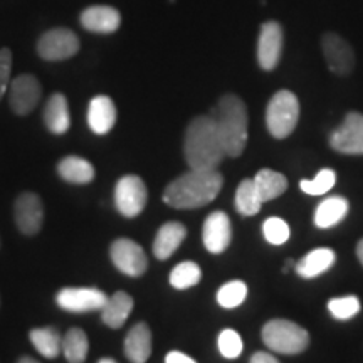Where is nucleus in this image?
<instances>
[{
    "label": "nucleus",
    "instance_id": "obj_32",
    "mask_svg": "<svg viewBox=\"0 0 363 363\" xmlns=\"http://www.w3.org/2000/svg\"><path fill=\"white\" fill-rule=\"evenodd\" d=\"M328 310L331 316L337 318V320H352L355 318L362 310L360 299L357 296H342V298H331L328 301Z\"/></svg>",
    "mask_w": 363,
    "mask_h": 363
},
{
    "label": "nucleus",
    "instance_id": "obj_6",
    "mask_svg": "<svg viewBox=\"0 0 363 363\" xmlns=\"http://www.w3.org/2000/svg\"><path fill=\"white\" fill-rule=\"evenodd\" d=\"M148 202V190L138 175H125L115 187V206L121 216L133 219L143 212Z\"/></svg>",
    "mask_w": 363,
    "mask_h": 363
},
{
    "label": "nucleus",
    "instance_id": "obj_13",
    "mask_svg": "<svg viewBox=\"0 0 363 363\" xmlns=\"http://www.w3.org/2000/svg\"><path fill=\"white\" fill-rule=\"evenodd\" d=\"M13 217H16V224L22 234H38L43 229L44 222V207L39 195L34 192L21 194L13 206Z\"/></svg>",
    "mask_w": 363,
    "mask_h": 363
},
{
    "label": "nucleus",
    "instance_id": "obj_31",
    "mask_svg": "<svg viewBox=\"0 0 363 363\" xmlns=\"http://www.w3.org/2000/svg\"><path fill=\"white\" fill-rule=\"evenodd\" d=\"M337 184V174L331 169H323L318 174L315 179H305L299 182V189L308 195H323L330 192L331 189Z\"/></svg>",
    "mask_w": 363,
    "mask_h": 363
},
{
    "label": "nucleus",
    "instance_id": "obj_12",
    "mask_svg": "<svg viewBox=\"0 0 363 363\" xmlns=\"http://www.w3.org/2000/svg\"><path fill=\"white\" fill-rule=\"evenodd\" d=\"M106 294L96 288H65L57 293L59 308L69 313L99 311L106 303Z\"/></svg>",
    "mask_w": 363,
    "mask_h": 363
},
{
    "label": "nucleus",
    "instance_id": "obj_5",
    "mask_svg": "<svg viewBox=\"0 0 363 363\" xmlns=\"http://www.w3.org/2000/svg\"><path fill=\"white\" fill-rule=\"evenodd\" d=\"M299 120V101L296 94L288 89H281L266 108L267 131L276 140H284L293 133Z\"/></svg>",
    "mask_w": 363,
    "mask_h": 363
},
{
    "label": "nucleus",
    "instance_id": "obj_15",
    "mask_svg": "<svg viewBox=\"0 0 363 363\" xmlns=\"http://www.w3.org/2000/svg\"><path fill=\"white\" fill-rule=\"evenodd\" d=\"M203 246L208 252L220 254L229 247L233 240V225L225 212L216 211L207 217L202 227Z\"/></svg>",
    "mask_w": 363,
    "mask_h": 363
},
{
    "label": "nucleus",
    "instance_id": "obj_17",
    "mask_svg": "<svg viewBox=\"0 0 363 363\" xmlns=\"http://www.w3.org/2000/svg\"><path fill=\"white\" fill-rule=\"evenodd\" d=\"M116 123V106L110 96L93 98L88 108V125L96 135H106Z\"/></svg>",
    "mask_w": 363,
    "mask_h": 363
},
{
    "label": "nucleus",
    "instance_id": "obj_28",
    "mask_svg": "<svg viewBox=\"0 0 363 363\" xmlns=\"http://www.w3.org/2000/svg\"><path fill=\"white\" fill-rule=\"evenodd\" d=\"M89 352V342L81 328H71L62 337V353L69 363H84Z\"/></svg>",
    "mask_w": 363,
    "mask_h": 363
},
{
    "label": "nucleus",
    "instance_id": "obj_4",
    "mask_svg": "<svg viewBox=\"0 0 363 363\" xmlns=\"http://www.w3.org/2000/svg\"><path fill=\"white\" fill-rule=\"evenodd\" d=\"M261 337L271 352L283 355H299L310 347V333L301 325L281 318L267 321Z\"/></svg>",
    "mask_w": 363,
    "mask_h": 363
},
{
    "label": "nucleus",
    "instance_id": "obj_24",
    "mask_svg": "<svg viewBox=\"0 0 363 363\" xmlns=\"http://www.w3.org/2000/svg\"><path fill=\"white\" fill-rule=\"evenodd\" d=\"M57 174L65 182L74 185H86L94 180V167L81 157H66L57 163Z\"/></svg>",
    "mask_w": 363,
    "mask_h": 363
},
{
    "label": "nucleus",
    "instance_id": "obj_37",
    "mask_svg": "<svg viewBox=\"0 0 363 363\" xmlns=\"http://www.w3.org/2000/svg\"><path fill=\"white\" fill-rule=\"evenodd\" d=\"M249 363H279V362H278V358L272 357L271 353H267V352H256L251 357V362H249Z\"/></svg>",
    "mask_w": 363,
    "mask_h": 363
},
{
    "label": "nucleus",
    "instance_id": "obj_9",
    "mask_svg": "<svg viewBox=\"0 0 363 363\" xmlns=\"http://www.w3.org/2000/svg\"><path fill=\"white\" fill-rule=\"evenodd\" d=\"M79 39L72 30L59 27L48 30L38 43V52L44 61H65L78 54Z\"/></svg>",
    "mask_w": 363,
    "mask_h": 363
},
{
    "label": "nucleus",
    "instance_id": "obj_38",
    "mask_svg": "<svg viewBox=\"0 0 363 363\" xmlns=\"http://www.w3.org/2000/svg\"><path fill=\"white\" fill-rule=\"evenodd\" d=\"M357 257H358V261H360V264L363 266V239L358 240V244H357Z\"/></svg>",
    "mask_w": 363,
    "mask_h": 363
},
{
    "label": "nucleus",
    "instance_id": "obj_35",
    "mask_svg": "<svg viewBox=\"0 0 363 363\" xmlns=\"http://www.w3.org/2000/svg\"><path fill=\"white\" fill-rule=\"evenodd\" d=\"M11 71H12V52L11 49H0V99L7 94L9 84H11Z\"/></svg>",
    "mask_w": 363,
    "mask_h": 363
},
{
    "label": "nucleus",
    "instance_id": "obj_22",
    "mask_svg": "<svg viewBox=\"0 0 363 363\" xmlns=\"http://www.w3.org/2000/svg\"><path fill=\"white\" fill-rule=\"evenodd\" d=\"M335 261H337V254H335L333 249L320 247L308 252L306 256L294 266V269H296V272L301 278L313 279L328 271L330 267L335 264Z\"/></svg>",
    "mask_w": 363,
    "mask_h": 363
},
{
    "label": "nucleus",
    "instance_id": "obj_18",
    "mask_svg": "<svg viewBox=\"0 0 363 363\" xmlns=\"http://www.w3.org/2000/svg\"><path fill=\"white\" fill-rule=\"evenodd\" d=\"M187 238V229L180 222H167L163 224L153 240V254L157 259L165 261L180 247L184 239Z\"/></svg>",
    "mask_w": 363,
    "mask_h": 363
},
{
    "label": "nucleus",
    "instance_id": "obj_16",
    "mask_svg": "<svg viewBox=\"0 0 363 363\" xmlns=\"http://www.w3.org/2000/svg\"><path fill=\"white\" fill-rule=\"evenodd\" d=\"M81 26L89 33L111 34L116 33L121 24V16L115 7L93 6L81 12Z\"/></svg>",
    "mask_w": 363,
    "mask_h": 363
},
{
    "label": "nucleus",
    "instance_id": "obj_20",
    "mask_svg": "<svg viewBox=\"0 0 363 363\" xmlns=\"http://www.w3.org/2000/svg\"><path fill=\"white\" fill-rule=\"evenodd\" d=\"M44 123L54 135H65L71 126L69 104L65 94L54 93L44 108Z\"/></svg>",
    "mask_w": 363,
    "mask_h": 363
},
{
    "label": "nucleus",
    "instance_id": "obj_21",
    "mask_svg": "<svg viewBox=\"0 0 363 363\" xmlns=\"http://www.w3.org/2000/svg\"><path fill=\"white\" fill-rule=\"evenodd\" d=\"M133 306L135 301L128 293L116 291L111 298L106 299L104 306L99 310L101 311L103 323L113 330L121 328L125 321L128 320L130 313L133 311Z\"/></svg>",
    "mask_w": 363,
    "mask_h": 363
},
{
    "label": "nucleus",
    "instance_id": "obj_25",
    "mask_svg": "<svg viewBox=\"0 0 363 363\" xmlns=\"http://www.w3.org/2000/svg\"><path fill=\"white\" fill-rule=\"evenodd\" d=\"M30 343L44 358L54 360L62 353V337L54 326H44V328H34L29 333Z\"/></svg>",
    "mask_w": 363,
    "mask_h": 363
},
{
    "label": "nucleus",
    "instance_id": "obj_1",
    "mask_svg": "<svg viewBox=\"0 0 363 363\" xmlns=\"http://www.w3.org/2000/svg\"><path fill=\"white\" fill-rule=\"evenodd\" d=\"M224 185V177L219 170H192L177 177L167 185L163 192V202L179 211H192V208L206 207Z\"/></svg>",
    "mask_w": 363,
    "mask_h": 363
},
{
    "label": "nucleus",
    "instance_id": "obj_34",
    "mask_svg": "<svg viewBox=\"0 0 363 363\" xmlns=\"http://www.w3.org/2000/svg\"><path fill=\"white\" fill-rule=\"evenodd\" d=\"M262 234L272 246H281L289 239V225L281 217H269L262 224Z\"/></svg>",
    "mask_w": 363,
    "mask_h": 363
},
{
    "label": "nucleus",
    "instance_id": "obj_27",
    "mask_svg": "<svg viewBox=\"0 0 363 363\" xmlns=\"http://www.w3.org/2000/svg\"><path fill=\"white\" fill-rule=\"evenodd\" d=\"M262 199L259 192H257L256 185H254L252 179H244L239 184L238 190H235V211L240 216H256L262 207Z\"/></svg>",
    "mask_w": 363,
    "mask_h": 363
},
{
    "label": "nucleus",
    "instance_id": "obj_39",
    "mask_svg": "<svg viewBox=\"0 0 363 363\" xmlns=\"http://www.w3.org/2000/svg\"><path fill=\"white\" fill-rule=\"evenodd\" d=\"M17 363H39V362L34 360L33 357H22V358H19V362Z\"/></svg>",
    "mask_w": 363,
    "mask_h": 363
},
{
    "label": "nucleus",
    "instance_id": "obj_11",
    "mask_svg": "<svg viewBox=\"0 0 363 363\" xmlns=\"http://www.w3.org/2000/svg\"><path fill=\"white\" fill-rule=\"evenodd\" d=\"M321 51L330 71L337 76H348L355 69V52L342 35L326 33L321 38Z\"/></svg>",
    "mask_w": 363,
    "mask_h": 363
},
{
    "label": "nucleus",
    "instance_id": "obj_10",
    "mask_svg": "<svg viewBox=\"0 0 363 363\" xmlns=\"http://www.w3.org/2000/svg\"><path fill=\"white\" fill-rule=\"evenodd\" d=\"M7 94L12 111L19 116H26L33 113L39 104L43 88L33 74H21L11 81Z\"/></svg>",
    "mask_w": 363,
    "mask_h": 363
},
{
    "label": "nucleus",
    "instance_id": "obj_14",
    "mask_svg": "<svg viewBox=\"0 0 363 363\" xmlns=\"http://www.w3.org/2000/svg\"><path fill=\"white\" fill-rule=\"evenodd\" d=\"M283 27L276 21L264 22L257 40V62L264 71H272L278 66L283 52Z\"/></svg>",
    "mask_w": 363,
    "mask_h": 363
},
{
    "label": "nucleus",
    "instance_id": "obj_26",
    "mask_svg": "<svg viewBox=\"0 0 363 363\" xmlns=\"http://www.w3.org/2000/svg\"><path fill=\"white\" fill-rule=\"evenodd\" d=\"M254 185L259 192L262 202L274 201L279 195H283L288 190V179L279 172L262 169L254 177Z\"/></svg>",
    "mask_w": 363,
    "mask_h": 363
},
{
    "label": "nucleus",
    "instance_id": "obj_7",
    "mask_svg": "<svg viewBox=\"0 0 363 363\" xmlns=\"http://www.w3.org/2000/svg\"><path fill=\"white\" fill-rule=\"evenodd\" d=\"M330 147L342 155H363V115L347 113L343 123L330 136Z\"/></svg>",
    "mask_w": 363,
    "mask_h": 363
},
{
    "label": "nucleus",
    "instance_id": "obj_3",
    "mask_svg": "<svg viewBox=\"0 0 363 363\" xmlns=\"http://www.w3.org/2000/svg\"><path fill=\"white\" fill-rule=\"evenodd\" d=\"M224 145L225 155L238 158L246 150L249 136V115L246 103L238 94H224L211 113Z\"/></svg>",
    "mask_w": 363,
    "mask_h": 363
},
{
    "label": "nucleus",
    "instance_id": "obj_40",
    "mask_svg": "<svg viewBox=\"0 0 363 363\" xmlns=\"http://www.w3.org/2000/svg\"><path fill=\"white\" fill-rule=\"evenodd\" d=\"M98 363H116V362L113 360V358H101Z\"/></svg>",
    "mask_w": 363,
    "mask_h": 363
},
{
    "label": "nucleus",
    "instance_id": "obj_8",
    "mask_svg": "<svg viewBox=\"0 0 363 363\" xmlns=\"http://www.w3.org/2000/svg\"><path fill=\"white\" fill-rule=\"evenodd\" d=\"M110 257L118 271L131 278H140L148 267L143 247L131 239H116L110 247Z\"/></svg>",
    "mask_w": 363,
    "mask_h": 363
},
{
    "label": "nucleus",
    "instance_id": "obj_29",
    "mask_svg": "<svg viewBox=\"0 0 363 363\" xmlns=\"http://www.w3.org/2000/svg\"><path fill=\"white\" fill-rule=\"evenodd\" d=\"M202 279V269L197 262L185 261L177 264L170 272V284L175 289H189L199 284Z\"/></svg>",
    "mask_w": 363,
    "mask_h": 363
},
{
    "label": "nucleus",
    "instance_id": "obj_36",
    "mask_svg": "<svg viewBox=\"0 0 363 363\" xmlns=\"http://www.w3.org/2000/svg\"><path fill=\"white\" fill-rule=\"evenodd\" d=\"M165 363H197V362H195L194 358H190L189 355H185V353L174 350V352L167 353Z\"/></svg>",
    "mask_w": 363,
    "mask_h": 363
},
{
    "label": "nucleus",
    "instance_id": "obj_30",
    "mask_svg": "<svg viewBox=\"0 0 363 363\" xmlns=\"http://www.w3.org/2000/svg\"><path fill=\"white\" fill-rule=\"evenodd\" d=\"M247 296V286L244 281H229V283L222 284L217 291V303L222 308L233 310L244 303Z\"/></svg>",
    "mask_w": 363,
    "mask_h": 363
},
{
    "label": "nucleus",
    "instance_id": "obj_23",
    "mask_svg": "<svg viewBox=\"0 0 363 363\" xmlns=\"http://www.w3.org/2000/svg\"><path fill=\"white\" fill-rule=\"evenodd\" d=\"M350 203L345 197L333 195V197L325 199L320 206L316 207L315 212V225L320 229H330L340 224L348 214Z\"/></svg>",
    "mask_w": 363,
    "mask_h": 363
},
{
    "label": "nucleus",
    "instance_id": "obj_2",
    "mask_svg": "<svg viewBox=\"0 0 363 363\" xmlns=\"http://www.w3.org/2000/svg\"><path fill=\"white\" fill-rule=\"evenodd\" d=\"M184 155L189 169L217 170L227 157L224 145L211 115L197 116L185 130Z\"/></svg>",
    "mask_w": 363,
    "mask_h": 363
},
{
    "label": "nucleus",
    "instance_id": "obj_19",
    "mask_svg": "<svg viewBox=\"0 0 363 363\" xmlns=\"http://www.w3.org/2000/svg\"><path fill=\"white\" fill-rule=\"evenodd\" d=\"M125 355L131 363H147L152 355V331L143 321L136 323L125 338Z\"/></svg>",
    "mask_w": 363,
    "mask_h": 363
},
{
    "label": "nucleus",
    "instance_id": "obj_33",
    "mask_svg": "<svg viewBox=\"0 0 363 363\" xmlns=\"http://www.w3.org/2000/svg\"><path fill=\"white\" fill-rule=\"evenodd\" d=\"M217 345H219V352L224 358H238L244 350V343L240 335L235 330H222L219 335V340H217Z\"/></svg>",
    "mask_w": 363,
    "mask_h": 363
}]
</instances>
